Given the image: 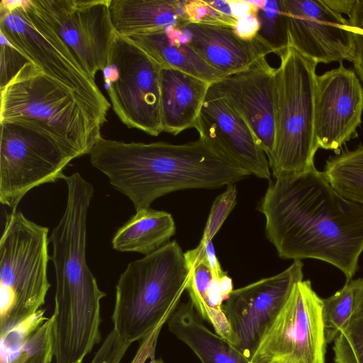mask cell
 <instances>
[{
  "label": "cell",
  "instance_id": "obj_2",
  "mask_svg": "<svg viewBox=\"0 0 363 363\" xmlns=\"http://www.w3.org/2000/svg\"><path fill=\"white\" fill-rule=\"evenodd\" d=\"M89 155L92 166L133 202L136 211L172 191L216 189L250 174L201 138L175 145L125 143L101 136Z\"/></svg>",
  "mask_w": 363,
  "mask_h": 363
},
{
  "label": "cell",
  "instance_id": "obj_21",
  "mask_svg": "<svg viewBox=\"0 0 363 363\" xmlns=\"http://www.w3.org/2000/svg\"><path fill=\"white\" fill-rule=\"evenodd\" d=\"M191 301L178 304L167 323L169 331L184 342L201 363H250L228 341L208 329Z\"/></svg>",
  "mask_w": 363,
  "mask_h": 363
},
{
  "label": "cell",
  "instance_id": "obj_17",
  "mask_svg": "<svg viewBox=\"0 0 363 363\" xmlns=\"http://www.w3.org/2000/svg\"><path fill=\"white\" fill-rule=\"evenodd\" d=\"M182 30L196 52L225 77L248 68L271 53L255 38L242 39L230 27L190 23Z\"/></svg>",
  "mask_w": 363,
  "mask_h": 363
},
{
  "label": "cell",
  "instance_id": "obj_38",
  "mask_svg": "<svg viewBox=\"0 0 363 363\" xmlns=\"http://www.w3.org/2000/svg\"><path fill=\"white\" fill-rule=\"evenodd\" d=\"M355 301L352 320H363V279H354Z\"/></svg>",
  "mask_w": 363,
  "mask_h": 363
},
{
  "label": "cell",
  "instance_id": "obj_33",
  "mask_svg": "<svg viewBox=\"0 0 363 363\" xmlns=\"http://www.w3.org/2000/svg\"><path fill=\"white\" fill-rule=\"evenodd\" d=\"M131 344L124 342L112 330L89 363H121Z\"/></svg>",
  "mask_w": 363,
  "mask_h": 363
},
{
  "label": "cell",
  "instance_id": "obj_23",
  "mask_svg": "<svg viewBox=\"0 0 363 363\" xmlns=\"http://www.w3.org/2000/svg\"><path fill=\"white\" fill-rule=\"evenodd\" d=\"M191 274L186 291L190 301L203 320L213 326L214 331L231 345L233 339L222 306L233 289L232 279L228 276L216 277L204 263L189 268Z\"/></svg>",
  "mask_w": 363,
  "mask_h": 363
},
{
  "label": "cell",
  "instance_id": "obj_11",
  "mask_svg": "<svg viewBox=\"0 0 363 363\" xmlns=\"http://www.w3.org/2000/svg\"><path fill=\"white\" fill-rule=\"evenodd\" d=\"M40 14L95 80L107 66L116 35L111 0H32Z\"/></svg>",
  "mask_w": 363,
  "mask_h": 363
},
{
  "label": "cell",
  "instance_id": "obj_3",
  "mask_svg": "<svg viewBox=\"0 0 363 363\" xmlns=\"http://www.w3.org/2000/svg\"><path fill=\"white\" fill-rule=\"evenodd\" d=\"M191 270L174 240L127 265L116 286L113 330L132 344L146 337L179 304Z\"/></svg>",
  "mask_w": 363,
  "mask_h": 363
},
{
  "label": "cell",
  "instance_id": "obj_24",
  "mask_svg": "<svg viewBox=\"0 0 363 363\" xmlns=\"http://www.w3.org/2000/svg\"><path fill=\"white\" fill-rule=\"evenodd\" d=\"M331 186L343 197L363 206V145L330 156L323 171Z\"/></svg>",
  "mask_w": 363,
  "mask_h": 363
},
{
  "label": "cell",
  "instance_id": "obj_29",
  "mask_svg": "<svg viewBox=\"0 0 363 363\" xmlns=\"http://www.w3.org/2000/svg\"><path fill=\"white\" fill-rule=\"evenodd\" d=\"M336 363H363V320H352L334 341Z\"/></svg>",
  "mask_w": 363,
  "mask_h": 363
},
{
  "label": "cell",
  "instance_id": "obj_30",
  "mask_svg": "<svg viewBox=\"0 0 363 363\" xmlns=\"http://www.w3.org/2000/svg\"><path fill=\"white\" fill-rule=\"evenodd\" d=\"M237 189L234 184L228 185L226 190L214 200L208 215L202 240L211 241L234 208Z\"/></svg>",
  "mask_w": 363,
  "mask_h": 363
},
{
  "label": "cell",
  "instance_id": "obj_9",
  "mask_svg": "<svg viewBox=\"0 0 363 363\" xmlns=\"http://www.w3.org/2000/svg\"><path fill=\"white\" fill-rule=\"evenodd\" d=\"M162 67L125 37L116 35L102 71L113 110L127 127L152 136L163 132L160 113Z\"/></svg>",
  "mask_w": 363,
  "mask_h": 363
},
{
  "label": "cell",
  "instance_id": "obj_36",
  "mask_svg": "<svg viewBox=\"0 0 363 363\" xmlns=\"http://www.w3.org/2000/svg\"><path fill=\"white\" fill-rule=\"evenodd\" d=\"M256 13L257 11L252 13L237 21L233 29L241 38L252 40L255 38L259 27Z\"/></svg>",
  "mask_w": 363,
  "mask_h": 363
},
{
  "label": "cell",
  "instance_id": "obj_4",
  "mask_svg": "<svg viewBox=\"0 0 363 363\" xmlns=\"http://www.w3.org/2000/svg\"><path fill=\"white\" fill-rule=\"evenodd\" d=\"M0 121L35 125L79 157L89 155L101 137L103 123L71 89L27 64L0 90Z\"/></svg>",
  "mask_w": 363,
  "mask_h": 363
},
{
  "label": "cell",
  "instance_id": "obj_32",
  "mask_svg": "<svg viewBox=\"0 0 363 363\" xmlns=\"http://www.w3.org/2000/svg\"><path fill=\"white\" fill-rule=\"evenodd\" d=\"M346 15L354 41V54L352 62L354 72L363 85V0H353Z\"/></svg>",
  "mask_w": 363,
  "mask_h": 363
},
{
  "label": "cell",
  "instance_id": "obj_31",
  "mask_svg": "<svg viewBox=\"0 0 363 363\" xmlns=\"http://www.w3.org/2000/svg\"><path fill=\"white\" fill-rule=\"evenodd\" d=\"M0 90H2L27 64L32 62L3 34L0 33Z\"/></svg>",
  "mask_w": 363,
  "mask_h": 363
},
{
  "label": "cell",
  "instance_id": "obj_19",
  "mask_svg": "<svg viewBox=\"0 0 363 363\" xmlns=\"http://www.w3.org/2000/svg\"><path fill=\"white\" fill-rule=\"evenodd\" d=\"M186 0H111L109 11L116 34L123 37L182 28L190 23Z\"/></svg>",
  "mask_w": 363,
  "mask_h": 363
},
{
  "label": "cell",
  "instance_id": "obj_5",
  "mask_svg": "<svg viewBox=\"0 0 363 363\" xmlns=\"http://www.w3.org/2000/svg\"><path fill=\"white\" fill-rule=\"evenodd\" d=\"M275 71V140L268 160L274 178L315 167V87L318 65L294 48L279 56Z\"/></svg>",
  "mask_w": 363,
  "mask_h": 363
},
{
  "label": "cell",
  "instance_id": "obj_1",
  "mask_svg": "<svg viewBox=\"0 0 363 363\" xmlns=\"http://www.w3.org/2000/svg\"><path fill=\"white\" fill-rule=\"evenodd\" d=\"M259 211L282 259H315L353 279L363 252V206L340 195L315 167L271 182Z\"/></svg>",
  "mask_w": 363,
  "mask_h": 363
},
{
  "label": "cell",
  "instance_id": "obj_20",
  "mask_svg": "<svg viewBox=\"0 0 363 363\" xmlns=\"http://www.w3.org/2000/svg\"><path fill=\"white\" fill-rule=\"evenodd\" d=\"M127 38L162 67L180 70L210 84L225 77L204 61L190 46L182 28L172 27Z\"/></svg>",
  "mask_w": 363,
  "mask_h": 363
},
{
  "label": "cell",
  "instance_id": "obj_15",
  "mask_svg": "<svg viewBox=\"0 0 363 363\" xmlns=\"http://www.w3.org/2000/svg\"><path fill=\"white\" fill-rule=\"evenodd\" d=\"M199 138L257 177H271L268 159L242 116L211 84L194 127Z\"/></svg>",
  "mask_w": 363,
  "mask_h": 363
},
{
  "label": "cell",
  "instance_id": "obj_35",
  "mask_svg": "<svg viewBox=\"0 0 363 363\" xmlns=\"http://www.w3.org/2000/svg\"><path fill=\"white\" fill-rule=\"evenodd\" d=\"M167 320L161 321L155 329L140 341L138 350L130 363H164L155 357L157 340L162 328Z\"/></svg>",
  "mask_w": 363,
  "mask_h": 363
},
{
  "label": "cell",
  "instance_id": "obj_13",
  "mask_svg": "<svg viewBox=\"0 0 363 363\" xmlns=\"http://www.w3.org/2000/svg\"><path fill=\"white\" fill-rule=\"evenodd\" d=\"M283 3L290 47L318 64L352 62L354 41L347 18L323 0H283Z\"/></svg>",
  "mask_w": 363,
  "mask_h": 363
},
{
  "label": "cell",
  "instance_id": "obj_37",
  "mask_svg": "<svg viewBox=\"0 0 363 363\" xmlns=\"http://www.w3.org/2000/svg\"><path fill=\"white\" fill-rule=\"evenodd\" d=\"M262 1H248L242 0H230L233 14L237 21L256 12Z\"/></svg>",
  "mask_w": 363,
  "mask_h": 363
},
{
  "label": "cell",
  "instance_id": "obj_8",
  "mask_svg": "<svg viewBox=\"0 0 363 363\" xmlns=\"http://www.w3.org/2000/svg\"><path fill=\"white\" fill-rule=\"evenodd\" d=\"M0 202L11 211L24 196L65 176L79 156L42 128L25 122L0 121Z\"/></svg>",
  "mask_w": 363,
  "mask_h": 363
},
{
  "label": "cell",
  "instance_id": "obj_7",
  "mask_svg": "<svg viewBox=\"0 0 363 363\" xmlns=\"http://www.w3.org/2000/svg\"><path fill=\"white\" fill-rule=\"evenodd\" d=\"M0 33L46 75L74 91L104 123L111 104L32 0H1Z\"/></svg>",
  "mask_w": 363,
  "mask_h": 363
},
{
  "label": "cell",
  "instance_id": "obj_27",
  "mask_svg": "<svg viewBox=\"0 0 363 363\" xmlns=\"http://www.w3.org/2000/svg\"><path fill=\"white\" fill-rule=\"evenodd\" d=\"M52 322L51 315L18 347L1 351V363H51L54 358Z\"/></svg>",
  "mask_w": 363,
  "mask_h": 363
},
{
  "label": "cell",
  "instance_id": "obj_34",
  "mask_svg": "<svg viewBox=\"0 0 363 363\" xmlns=\"http://www.w3.org/2000/svg\"><path fill=\"white\" fill-rule=\"evenodd\" d=\"M184 255L189 268L199 262H202L211 269L216 277L221 278L227 275L220 266L212 240L205 241L201 240L196 248L186 251L184 253Z\"/></svg>",
  "mask_w": 363,
  "mask_h": 363
},
{
  "label": "cell",
  "instance_id": "obj_26",
  "mask_svg": "<svg viewBox=\"0 0 363 363\" xmlns=\"http://www.w3.org/2000/svg\"><path fill=\"white\" fill-rule=\"evenodd\" d=\"M354 279L346 281L333 295L322 298V315L327 343L334 342L348 326L354 312Z\"/></svg>",
  "mask_w": 363,
  "mask_h": 363
},
{
  "label": "cell",
  "instance_id": "obj_10",
  "mask_svg": "<svg viewBox=\"0 0 363 363\" xmlns=\"http://www.w3.org/2000/svg\"><path fill=\"white\" fill-rule=\"evenodd\" d=\"M322 298L309 280L298 282L250 363H325Z\"/></svg>",
  "mask_w": 363,
  "mask_h": 363
},
{
  "label": "cell",
  "instance_id": "obj_12",
  "mask_svg": "<svg viewBox=\"0 0 363 363\" xmlns=\"http://www.w3.org/2000/svg\"><path fill=\"white\" fill-rule=\"evenodd\" d=\"M303 264L294 262L283 272L233 290L222 310L230 328L233 345L249 359L273 324L295 285L303 280Z\"/></svg>",
  "mask_w": 363,
  "mask_h": 363
},
{
  "label": "cell",
  "instance_id": "obj_16",
  "mask_svg": "<svg viewBox=\"0 0 363 363\" xmlns=\"http://www.w3.org/2000/svg\"><path fill=\"white\" fill-rule=\"evenodd\" d=\"M275 71L264 57L211 84L245 119L268 160L275 140Z\"/></svg>",
  "mask_w": 363,
  "mask_h": 363
},
{
  "label": "cell",
  "instance_id": "obj_18",
  "mask_svg": "<svg viewBox=\"0 0 363 363\" xmlns=\"http://www.w3.org/2000/svg\"><path fill=\"white\" fill-rule=\"evenodd\" d=\"M211 84L180 70L162 67L160 86L163 132L176 135L194 128Z\"/></svg>",
  "mask_w": 363,
  "mask_h": 363
},
{
  "label": "cell",
  "instance_id": "obj_14",
  "mask_svg": "<svg viewBox=\"0 0 363 363\" xmlns=\"http://www.w3.org/2000/svg\"><path fill=\"white\" fill-rule=\"evenodd\" d=\"M363 86L354 70L339 67L316 76L315 133L319 148L337 150L357 136Z\"/></svg>",
  "mask_w": 363,
  "mask_h": 363
},
{
  "label": "cell",
  "instance_id": "obj_22",
  "mask_svg": "<svg viewBox=\"0 0 363 363\" xmlns=\"http://www.w3.org/2000/svg\"><path fill=\"white\" fill-rule=\"evenodd\" d=\"M175 230L170 213L150 207L143 208L118 229L112 239V247L121 252L147 255L166 244Z\"/></svg>",
  "mask_w": 363,
  "mask_h": 363
},
{
  "label": "cell",
  "instance_id": "obj_25",
  "mask_svg": "<svg viewBox=\"0 0 363 363\" xmlns=\"http://www.w3.org/2000/svg\"><path fill=\"white\" fill-rule=\"evenodd\" d=\"M259 30L255 38L279 56L290 48L288 18L283 0L262 1L257 10Z\"/></svg>",
  "mask_w": 363,
  "mask_h": 363
},
{
  "label": "cell",
  "instance_id": "obj_28",
  "mask_svg": "<svg viewBox=\"0 0 363 363\" xmlns=\"http://www.w3.org/2000/svg\"><path fill=\"white\" fill-rule=\"evenodd\" d=\"M185 11L191 23L226 26L233 28L237 23V19L232 12L230 1H186Z\"/></svg>",
  "mask_w": 363,
  "mask_h": 363
},
{
  "label": "cell",
  "instance_id": "obj_6",
  "mask_svg": "<svg viewBox=\"0 0 363 363\" xmlns=\"http://www.w3.org/2000/svg\"><path fill=\"white\" fill-rule=\"evenodd\" d=\"M48 228L21 211L6 215L0 240V329L4 333L41 309L50 287Z\"/></svg>",
  "mask_w": 363,
  "mask_h": 363
}]
</instances>
